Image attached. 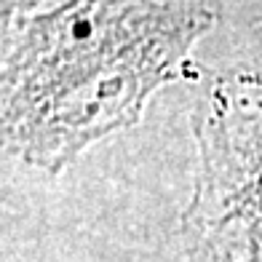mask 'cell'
<instances>
[{"label": "cell", "instance_id": "6da1fadb", "mask_svg": "<svg viewBox=\"0 0 262 262\" xmlns=\"http://www.w3.org/2000/svg\"><path fill=\"white\" fill-rule=\"evenodd\" d=\"M201 0H59L30 16L0 64V150L59 174L139 123L161 86L201 75Z\"/></svg>", "mask_w": 262, "mask_h": 262}, {"label": "cell", "instance_id": "7a4b0ae2", "mask_svg": "<svg viewBox=\"0 0 262 262\" xmlns=\"http://www.w3.org/2000/svg\"><path fill=\"white\" fill-rule=\"evenodd\" d=\"M198 171L180 217L185 262H262V70L211 78L193 104Z\"/></svg>", "mask_w": 262, "mask_h": 262}, {"label": "cell", "instance_id": "3957f363", "mask_svg": "<svg viewBox=\"0 0 262 262\" xmlns=\"http://www.w3.org/2000/svg\"><path fill=\"white\" fill-rule=\"evenodd\" d=\"M56 3L59 0H0V64L6 62L21 25Z\"/></svg>", "mask_w": 262, "mask_h": 262}]
</instances>
